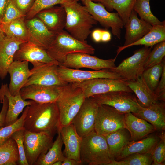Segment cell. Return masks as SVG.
Returning <instances> with one entry per match:
<instances>
[{"instance_id":"cell-1","label":"cell","mask_w":165,"mask_h":165,"mask_svg":"<svg viewBox=\"0 0 165 165\" xmlns=\"http://www.w3.org/2000/svg\"><path fill=\"white\" fill-rule=\"evenodd\" d=\"M24 128L35 133L44 132L53 136L61 128L56 102L40 103L30 100Z\"/></svg>"},{"instance_id":"cell-2","label":"cell","mask_w":165,"mask_h":165,"mask_svg":"<svg viewBox=\"0 0 165 165\" xmlns=\"http://www.w3.org/2000/svg\"><path fill=\"white\" fill-rule=\"evenodd\" d=\"M61 6L64 8L66 14L64 28L75 38L82 41L86 40L91 33L93 25L98 23L86 7L72 0Z\"/></svg>"},{"instance_id":"cell-3","label":"cell","mask_w":165,"mask_h":165,"mask_svg":"<svg viewBox=\"0 0 165 165\" xmlns=\"http://www.w3.org/2000/svg\"><path fill=\"white\" fill-rule=\"evenodd\" d=\"M86 98L82 89L73 83L60 86L56 101L61 128L72 123Z\"/></svg>"},{"instance_id":"cell-4","label":"cell","mask_w":165,"mask_h":165,"mask_svg":"<svg viewBox=\"0 0 165 165\" xmlns=\"http://www.w3.org/2000/svg\"><path fill=\"white\" fill-rule=\"evenodd\" d=\"M80 157L82 165H108L113 160L105 138L94 131L82 138Z\"/></svg>"},{"instance_id":"cell-5","label":"cell","mask_w":165,"mask_h":165,"mask_svg":"<svg viewBox=\"0 0 165 165\" xmlns=\"http://www.w3.org/2000/svg\"><path fill=\"white\" fill-rule=\"evenodd\" d=\"M46 50L61 64L69 54L82 53L92 55L95 49L86 41H79L63 30L56 34L54 40Z\"/></svg>"},{"instance_id":"cell-6","label":"cell","mask_w":165,"mask_h":165,"mask_svg":"<svg viewBox=\"0 0 165 165\" xmlns=\"http://www.w3.org/2000/svg\"><path fill=\"white\" fill-rule=\"evenodd\" d=\"M133 93L114 91L97 94L90 97L99 105L112 107L124 113L137 112L140 104Z\"/></svg>"},{"instance_id":"cell-7","label":"cell","mask_w":165,"mask_h":165,"mask_svg":"<svg viewBox=\"0 0 165 165\" xmlns=\"http://www.w3.org/2000/svg\"><path fill=\"white\" fill-rule=\"evenodd\" d=\"M152 48L144 46L136 50L133 55L123 60L118 66L110 70L127 81L136 79L142 75L145 70V63Z\"/></svg>"},{"instance_id":"cell-8","label":"cell","mask_w":165,"mask_h":165,"mask_svg":"<svg viewBox=\"0 0 165 165\" xmlns=\"http://www.w3.org/2000/svg\"><path fill=\"white\" fill-rule=\"evenodd\" d=\"M54 136L49 134L25 130L24 146L28 165H34L38 158L46 153L53 143Z\"/></svg>"},{"instance_id":"cell-9","label":"cell","mask_w":165,"mask_h":165,"mask_svg":"<svg viewBox=\"0 0 165 165\" xmlns=\"http://www.w3.org/2000/svg\"><path fill=\"white\" fill-rule=\"evenodd\" d=\"M94 131L105 136L125 128V113L105 105H99Z\"/></svg>"},{"instance_id":"cell-10","label":"cell","mask_w":165,"mask_h":165,"mask_svg":"<svg viewBox=\"0 0 165 165\" xmlns=\"http://www.w3.org/2000/svg\"><path fill=\"white\" fill-rule=\"evenodd\" d=\"M99 104L90 97H86L72 123L82 138L94 131Z\"/></svg>"},{"instance_id":"cell-11","label":"cell","mask_w":165,"mask_h":165,"mask_svg":"<svg viewBox=\"0 0 165 165\" xmlns=\"http://www.w3.org/2000/svg\"><path fill=\"white\" fill-rule=\"evenodd\" d=\"M94 19L106 29L111 28L113 35L121 38V30L124 23L117 13H111L100 2H94L91 0L82 2Z\"/></svg>"},{"instance_id":"cell-12","label":"cell","mask_w":165,"mask_h":165,"mask_svg":"<svg viewBox=\"0 0 165 165\" xmlns=\"http://www.w3.org/2000/svg\"><path fill=\"white\" fill-rule=\"evenodd\" d=\"M83 90L86 98L99 94L114 91L133 93L124 79L97 78L73 83Z\"/></svg>"},{"instance_id":"cell-13","label":"cell","mask_w":165,"mask_h":165,"mask_svg":"<svg viewBox=\"0 0 165 165\" xmlns=\"http://www.w3.org/2000/svg\"><path fill=\"white\" fill-rule=\"evenodd\" d=\"M116 58L105 60L86 53H73L68 54L64 62L61 64L75 69L81 68L95 70L112 69L116 66L115 64Z\"/></svg>"},{"instance_id":"cell-14","label":"cell","mask_w":165,"mask_h":165,"mask_svg":"<svg viewBox=\"0 0 165 165\" xmlns=\"http://www.w3.org/2000/svg\"><path fill=\"white\" fill-rule=\"evenodd\" d=\"M57 72L65 82L74 83L97 78L123 79L118 74L110 69L100 70L86 71L70 68L61 64L58 65Z\"/></svg>"},{"instance_id":"cell-15","label":"cell","mask_w":165,"mask_h":165,"mask_svg":"<svg viewBox=\"0 0 165 165\" xmlns=\"http://www.w3.org/2000/svg\"><path fill=\"white\" fill-rule=\"evenodd\" d=\"M32 64L33 67L30 70L32 74L24 86L31 84L61 86L68 84L62 80L57 74V69L58 65L41 62Z\"/></svg>"},{"instance_id":"cell-16","label":"cell","mask_w":165,"mask_h":165,"mask_svg":"<svg viewBox=\"0 0 165 165\" xmlns=\"http://www.w3.org/2000/svg\"><path fill=\"white\" fill-rule=\"evenodd\" d=\"M25 22L28 34V41L47 50L54 40L56 33L50 31L44 23L36 16Z\"/></svg>"},{"instance_id":"cell-17","label":"cell","mask_w":165,"mask_h":165,"mask_svg":"<svg viewBox=\"0 0 165 165\" xmlns=\"http://www.w3.org/2000/svg\"><path fill=\"white\" fill-rule=\"evenodd\" d=\"M59 86L31 84L23 87L20 93L23 99L40 103L56 102L59 94Z\"/></svg>"},{"instance_id":"cell-18","label":"cell","mask_w":165,"mask_h":165,"mask_svg":"<svg viewBox=\"0 0 165 165\" xmlns=\"http://www.w3.org/2000/svg\"><path fill=\"white\" fill-rule=\"evenodd\" d=\"M13 61H26L31 64L35 62L60 64L51 57L46 50L42 49L28 41L21 44L16 52Z\"/></svg>"},{"instance_id":"cell-19","label":"cell","mask_w":165,"mask_h":165,"mask_svg":"<svg viewBox=\"0 0 165 165\" xmlns=\"http://www.w3.org/2000/svg\"><path fill=\"white\" fill-rule=\"evenodd\" d=\"M8 101V108L6 113L5 126L12 124L18 119V117L24 108L30 104V100H24L20 93L16 95L10 93L7 84L2 83L0 87V102L2 103L5 97Z\"/></svg>"},{"instance_id":"cell-20","label":"cell","mask_w":165,"mask_h":165,"mask_svg":"<svg viewBox=\"0 0 165 165\" xmlns=\"http://www.w3.org/2000/svg\"><path fill=\"white\" fill-rule=\"evenodd\" d=\"M29 62L14 61L8 71L10 76L8 88L11 94L16 95L20 93L32 74L28 66Z\"/></svg>"},{"instance_id":"cell-21","label":"cell","mask_w":165,"mask_h":165,"mask_svg":"<svg viewBox=\"0 0 165 165\" xmlns=\"http://www.w3.org/2000/svg\"><path fill=\"white\" fill-rule=\"evenodd\" d=\"M60 133L64 149L63 153L65 157L74 159L82 165L80 150L82 138L77 133L72 123L62 127Z\"/></svg>"},{"instance_id":"cell-22","label":"cell","mask_w":165,"mask_h":165,"mask_svg":"<svg viewBox=\"0 0 165 165\" xmlns=\"http://www.w3.org/2000/svg\"><path fill=\"white\" fill-rule=\"evenodd\" d=\"M35 16L40 19L50 31L57 33L63 30L66 14L64 7L53 6L38 13Z\"/></svg>"},{"instance_id":"cell-23","label":"cell","mask_w":165,"mask_h":165,"mask_svg":"<svg viewBox=\"0 0 165 165\" xmlns=\"http://www.w3.org/2000/svg\"><path fill=\"white\" fill-rule=\"evenodd\" d=\"M124 27L126 32L123 46L129 45L140 39L150 31L152 26L139 19L137 13L133 9Z\"/></svg>"},{"instance_id":"cell-24","label":"cell","mask_w":165,"mask_h":165,"mask_svg":"<svg viewBox=\"0 0 165 165\" xmlns=\"http://www.w3.org/2000/svg\"><path fill=\"white\" fill-rule=\"evenodd\" d=\"M25 42L7 36L0 42V79H4L14 55L21 44Z\"/></svg>"},{"instance_id":"cell-25","label":"cell","mask_w":165,"mask_h":165,"mask_svg":"<svg viewBox=\"0 0 165 165\" xmlns=\"http://www.w3.org/2000/svg\"><path fill=\"white\" fill-rule=\"evenodd\" d=\"M133 114L151 124L156 130H165V110L164 102H158L145 108L140 105L137 112Z\"/></svg>"},{"instance_id":"cell-26","label":"cell","mask_w":165,"mask_h":165,"mask_svg":"<svg viewBox=\"0 0 165 165\" xmlns=\"http://www.w3.org/2000/svg\"><path fill=\"white\" fill-rule=\"evenodd\" d=\"M125 125L133 141L141 140L156 130L151 124L131 112L125 113Z\"/></svg>"},{"instance_id":"cell-27","label":"cell","mask_w":165,"mask_h":165,"mask_svg":"<svg viewBox=\"0 0 165 165\" xmlns=\"http://www.w3.org/2000/svg\"><path fill=\"white\" fill-rule=\"evenodd\" d=\"M160 138L152 136L137 141H132L122 149L116 159L119 160L135 153H152Z\"/></svg>"},{"instance_id":"cell-28","label":"cell","mask_w":165,"mask_h":165,"mask_svg":"<svg viewBox=\"0 0 165 165\" xmlns=\"http://www.w3.org/2000/svg\"><path fill=\"white\" fill-rule=\"evenodd\" d=\"M128 85L137 96L139 104L147 107L159 101L154 93L148 87L141 75L135 80L127 81Z\"/></svg>"},{"instance_id":"cell-29","label":"cell","mask_w":165,"mask_h":165,"mask_svg":"<svg viewBox=\"0 0 165 165\" xmlns=\"http://www.w3.org/2000/svg\"><path fill=\"white\" fill-rule=\"evenodd\" d=\"M104 136L113 160L116 159L122 149L132 141L129 132L125 128L119 129Z\"/></svg>"},{"instance_id":"cell-30","label":"cell","mask_w":165,"mask_h":165,"mask_svg":"<svg viewBox=\"0 0 165 165\" xmlns=\"http://www.w3.org/2000/svg\"><path fill=\"white\" fill-rule=\"evenodd\" d=\"M165 41V24L153 26L150 31L140 39L125 46H118L116 57L123 50L134 46L144 45L152 48L156 44Z\"/></svg>"},{"instance_id":"cell-31","label":"cell","mask_w":165,"mask_h":165,"mask_svg":"<svg viewBox=\"0 0 165 165\" xmlns=\"http://www.w3.org/2000/svg\"><path fill=\"white\" fill-rule=\"evenodd\" d=\"M136 0H93L102 4L108 11L115 10L123 21L124 25L133 9Z\"/></svg>"},{"instance_id":"cell-32","label":"cell","mask_w":165,"mask_h":165,"mask_svg":"<svg viewBox=\"0 0 165 165\" xmlns=\"http://www.w3.org/2000/svg\"><path fill=\"white\" fill-rule=\"evenodd\" d=\"M55 140L47 152L40 156L35 163V165H53L58 161H63L65 157L62 151L63 144L60 131Z\"/></svg>"},{"instance_id":"cell-33","label":"cell","mask_w":165,"mask_h":165,"mask_svg":"<svg viewBox=\"0 0 165 165\" xmlns=\"http://www.w3.org/2000/svg\"><path fill=\"white\" fill-rule=\"evenodd\" d=\"M25 16L11 21L2 28L6 36L24 42L28 40V34L25 22Z\"/></svg>"},{"instance_id":"cell-34","label":"cell","mask_w":165,"mask_h":165,"mask_svg":"<svg viewBox=\"0 0 165 165\" xmlns=\"http://www.w3.org/2000/svg\"><path fill=\"white\" fill-rule=\"evenodd\" d=\"M19 159L16 144L12 138L0 145V165L18 164Z\"/></svg>"},{"instance_id":"cell-35","label":"cell","mask_w":165,"mask_h":165,"mask_svg":"<svg viewBox=\"0 0 165 165\" xmlns=\"http://www.w3.org/2000/svg\"><path fill=\"white\" fill-rule=\"evenodd\" d=\"M150 0H136L133 10L138 14L140 19L152 26L165 24V21H160L152 13L150 8Z\"/></svg>"},{"instance_id":"cell-36","label":"cell","mask_w":165,"mask_h":165,"mask_svg":"<svg viewBox=\"0 0 165 165\" xmlns=\"http://www.w3.org/2000/svg\"><path fill=\"white\" fill-rule=\"evenodd\" d=\"M165 58L160 64L145 69L142 75L147 85L154 93L162 75L165 65Z\"/></svg>"},{"instance_id":"cell-37","label":"cell","mask_w":165,"mask_h":165,"mask_svg":"<svg viewBox=\"0 0 165 165\" xmlns=\"http://www.w3.org/2000/svg\"><path fill=\"white\" fill-rule=\"evenodd\" d=\"M121 160H113L108 165H150L152 162L151 153H135Z\"/></svg>"},{"instance_id":"cell-38","label":"cell","mask_w":165,"mask_h":165,"mask_svg":"<svg viewBox=\"0 0 165 165\" xmlns=\"http://www.w3.org/2000/svg\"><path fill=\"white\" fill-rule=\"evenodd\" d=\"M28 108V105L25 108L21 116L15 123L0 129V145L10 138L14 132L24 127V119Z\"/></svg>"},{"instance_id":"cell-39","label":"cell","mask_w":165,"mask_h":165,"mask_svg":"<svg viewBox=\"0 0 165 165\" xmlns=\"http://www.w3.org/2000/svg\"><path fill=\"white\" fill-rule=\"evenodd\" d=\"M154 48L149 53L145 63V69L160 63L165 56V41L155 45Z\"/></svg>"},{"instance_id":"cell-40","label":"cell","mask_w":165,"mask_h":165,"mask_svg":"<svg viewBox=\"0 0 165 165\" xmlns=\"http://www.w3.org/2000/svg\"><path fill=\"white\" fill-rule=\"evenodd\" d=\"M72 0H35L34 3L25 16L26 20L30 19L39 12L57 4L62 5Z\"/></svg>"},{"instance_id":"cell-41","label":"cell","mask_w":165,"mask_h":165,"mask_svg":"<svg viewBox=\"0 0 165 165\" xmlns=\"http://www.w3.org/2000/svg\"><path fill=\"white\" fill-rule=\"evenodd\" d=\"M24 16H25L17 9L12 0H8L5 12L1 20L0 27L1 29L13 20Z\"/></svg>"},{"instance_id":"cell-42","label":"cell","mask_w":165,"mask_h":165,"mask_svg":"<svg viewBox=\"0 0 165 165\" xmlns=\"http://www.w3.org/2000/svg\"><path fill=\"white\" fill-rule=\"evenodd\" d=\"M152 165H164L165 160V136L162 133L159 141L155 147L152 153Z\"/></svg>"},{"instance_id":"cell-43","label":"cell","mask_w":165,"mask_h":165,"mask_svg":"<svg viewBox=\"0 0 165 165\" xmlns=\"http://www.w3.org/2000/svg\"><path fill=\"white\" fill-rule=\"evenodd\" d=\"M25 130L23 127L16 131L11 137L16 144L19 156L18 164L20 165H28L25 155L24 144Z\"/></svg>"},{"instance_id":"cell-44","label":"cell","mask_w":165,"mask_h":165,"mask_svg":"<svg viewBox=\"0 0 165 165\" xmlns=\"http://www.w3.org/2000/svg\"><path fill=\"white\" fill-rule=\"evenodd\" d=\"M157 100L164 102L165 100V65L159 83L154 92Z\"/></svg>"},{"instance_id":"cell-45","label":"cell","mask_w":165,"mask_h":165,"mask_svg":"<svg viewBox=\"0 0 165 165\" xmlns=\"http://www.w3.org/2000/svg\"><path fill=\"white\" fill-rule=\"evenodd\" d=\"M13 3L24 16L27 13L32 6L35 0H12Z\"/></svg>"},{"instance_id":"cell-46","label":"cell","mask_w":165,"mask_h":165,"mask_svg":"<svg viewBox=\"0 0 165 165\" xmlns=\"http://www.w3.org/2000/svg\"><path fill=\"white\" fill-rule=\"evenodd\" d=\"M2 106L0 112V129L5 126L6 116L8 108V101L5 97L2 103Z\"/></svg>"},{"instance_id":"cell-47","label":"cell","mask_w":165,"mask_h":165,"mask_svg":"<svg viewBox=\"0 0 165 165\" xmlns=\"http://www.w3.org/2000/svg\"><path fill=\"white\" fill-rule=\"evenodd\" d=\"M102 31L100 29H96L93 31L91 36L95 42H98L101 41Z\"/></svg>"},{"instance_id":"cell-48","label":"cell","mask_w":165,"mask_h":165,"mask_svg":"<svg viewBox=\"0 0 165 165\" xmlns=\"http://www.w3.org/2000/svg\"><path fill=\"white\" fill-rule=\"evenodd\" d=\"M111 38V35L109 31L106 30L102 31L101 41L106 42L110 41Z\"/></svg>"},{"instance_id":"cell-49","label":"cell","mask_w":165,"mask_h":165,"mask_svg":"<svg viewBox=\"0 0 165 165\" xmlns=\"http://www.w3.org/2000/svg\"><path fill=\"white\" fill-rule=\"evenodd\" d=\"M8 0H0V19L4 14L7 6Z\"/></svg>"},{"instance_id":"cell-50","label":"cell","mask_w":165,"mask_h":165,"mask_svg":"<svg viewBox=\"0 0 165 165\" xmlns=\"http://www.w3.org/2000/svg\"><path fill=\"white\" fill-rule=\"evenodd\" d=\"M81 164L76 160L66 158L62 162V165H80Z\"/></svg>"},{"instance_id":"cell-51","label":"cell","mask_w":165,"mask_h":165,"mask_svg":"<svg viewBox=\"0 0 165 165\" xmlns=\"http://www.w3.org/2000/svg\"><path fill=\"white\" fill-rule=\"evenodd\" d=\"M1 20L0 19V42L6 37V35L0 27Z\"/></svg>"},{"instance_id":"cell-52","label":"cell","mask_w":165,"mask_h":165,"mask_svg":"<svg viewBox=\"0 0 165 165\" xmlns=\"http://www.w3.org/2000/svg\"><path fill=\"white\" fill-rule=\"evenodd\" d=\"M62 161H58L54 162L53 165H62Z\"/></svg>"},{"instance_id":"cell-53","label":"cell","mask_w":165,"mask_h":165,"mask_svg":"<svg viewBox=\"0 0 165 165\" xmlns=\"http://www.w3.org/2000/svg\"><path fill=\"white\" fill-rule=\"evenodd\" d=\"M73 0L74 1H76V2H78V1H81L82 2H83V1H84L85 0ZM91 0L93 1V0Z\"/></svg>"}]
</instances>
